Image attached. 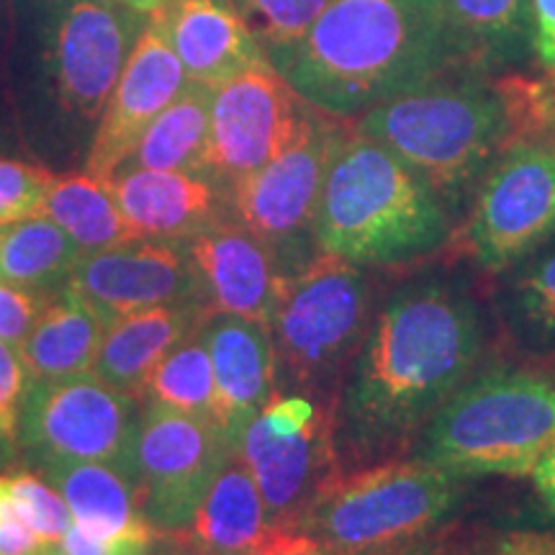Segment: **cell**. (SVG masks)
I'll return each instance as SVG.
<instances>
[{
    "label": "cell",
    "mask_w": 555,
    "mask_h": 555,
    "mask_svg": "<svg viewBox=\"0 0 555 555\" xmlns=\"http://www.w3.org/2000/svg\"><path fill=\"white\" fill-rule=\"evenodd\" d=\"M489 347V311L453 270H425L388 291L332 406L339 474L406 457L486 365Z\"/></svg>",
    "instance_id": "obj_1"
},
{
    "label": "cell",
    "mask_w": 555,
    "mask_h": 555,
    "mask_svg": "<svg viewBox=\"0 0 555 555\" xmlns=\"http://www.w3.org/2000/svg\"><path fill=\"white\" fill-rule=\"evenodd\" d=\"M270 65L304 103L343 121L463 62L442 0H330L307 37Z\"/></svg>",
    "instance_id": "obj_2"
},
{
    "label": "cell",
    "mask_w": 555,
    "mask_h": 555,
    "mask_svg": "<svg viewBox=\"0 0 555 555\" xmlns=\"http://www.w3.org/2000/svg\"><path fill=\"white\" fill-rule=\"evenodd\" d=\"M356 129L393 152L450 214L517 139L540 134V82L457 67L358 116Z\"/></svg>",
    "instance_id": "obj_3"
},
{
    "label": "cell",
    "mask_w": 555,
    "mask_h": 555,
    "mask_svg": "<svg viewBox=\"0 0 555 555\" xmlns=\"http://www.w3.org/2000/svg\"><path fill=\"white\" fill-rule=\"evenodd\" d=\"M453 214L384 144L358 129L339 131L319 193V253L386 270L429 260L450 247Z\"/></svg>",
    "instance_id": "obj_4"
},
{
    "label": "cell",
    "mask_w": 555,
    "mask_h": 555,
    "mask_svg": "<svg viewBox=\"0 0 555 555\" xmlns=\"http://www.w3.org/2000/svg\"><path fill=\"white\" fill-rule=\"evenodd\" d=\"M555 440V363L483 365L427 422L409 457L468 478L527 476Z\"/></svg>",
    "instance_id": "obj_5"
},
{
    "label": "cell",
    "mask_w": 555,
    "mask_h": 555,
    "mask_svg": "<svg viewBox=\"0 0 555 555\" xmlns=\"http://www.w3.org/2000/svg\"><path fill=\"white\" fill-rule=\"evenodd\" d=\"M470 483L416 457H397L332 478L291 532L327 555H412L453 522Z\"/></svg>",
    "instance_id": "obj_6"
},
{
    "label": "cell",
    "mask_w": 555,
    "mask_h": 555,
    "mask_svg": "<svg viewBox=\"0 0 555 555\" xmlns=\"http://www.w3.org/2000/svg\"><path fill=\"white\" fill-rule=\"evenodd\" d=\"M384 296L371 268L327 253L288 275L270 319L275 391L301 393L332 412Z\"/></svg>",
    "instance_id": "obj_7"
},
{
    "label": "cell",
    "mask_w": 555,
    "mask_h": 555,
    "mask_svg": "<svg viewBox=\"0 0 555 555\" xmlns=\"http://www.w3.org/2000/svg\"><path fill=\"white\" fill-rule=\"evenodd\" d=\"M16 52L39 101L69 127L101 121L142 13L116 0H21Z\"/></svg>",
    "instance_id": "obj_8"
},
{
    "label": "cell",
    "mask_w": 555,
    "mask_h": 555,
    "mask_svg": "<svg viewBox=\"0 0 555 555\" xmlns=\"http://www.w3.org/2000/svg\"><path fill=\"white\" fill-rule=\"evenodd\" d=\"M555 237V137L517 139L504 150L470 196L466 219L453 232L470 268L496 275Z\"/></svg>",
    "instance_id": "obj_9"
},
{
    "label": "cell",
    "mask_w": 555,
    "mask_h": 555,
    "mask_svg": "<svg viewBox=\"0 0 555 555\" xmlns=\"http://www.w3.org/2000/svg\"><path fill=\"white\" fill-rule=\"evenodd\" d=\"M307 108L296 134L262 168L227 189V214L266 245L283 275H294L319 253L314 217L330 155L343 127Z\"/></svg>",
    "instance_id": "obj_10"
},
{
    "label": "cell",
    "mask_w": 555,
    "mask_h": 555,
    "mask_svg": "<svg viewBox=\"0 0 555 555\" xmlns=\"http://www.w3.org/2000/svg\"><path fill=\"white\" fill-rule=\"evenodd\" d=\"M234 450L237 442L217 422L144 401L131 450V481L159 535L189 530L201 499Z\"/></svg>",
    "instance_id": "obj_11"
},
{
    "label": "cell",
    "mask_w": 555,
    "mask_h": 555,
    "mask_svg": "<svg viewBox=\"0 0 555 555\" xmlns=\"http://www.w3.org/2000/svg\"><path fill=\"white\" fill-rule=\"evenodd\" d=\"M142 406L93 373L62 380H31L18 416V437L50 463H106L131 478V450Z\"/></svg>",
    "instance_id": "obj_12"
},
{
    "label": "cell",
    "mask_w": 555,
    "mask_h": 555,
    "mask_svg": "<svg viewBox=\"0 0 555 555\" xmlns=\"http://www.w3.org/2000/svg\"><path fill=\"white\" fill-rule=\"evenodd\" d=\"M307 108L270 62L219 82L211 95L206 176L227 191L262 168L291 142Z\"/></svg>",
    "instance_id": "obj_13"
},
{
    "label": "cell",
    "mask_w": 555,
    "mask_h": 555,
    "mask_svg": "<svg viewBox=\"0 0 555 555\" xmlns=\"http://www.w3.org/2000/svg\"><path fill=\"white\" fill-rule=\"evenodd\" d=\"M67 288L95 309L106 327L131 311L168 304H206L189 242L131 240L80 255Z\"/></svg>",
    "instance_id": "obj_14"
},
{
    "label": "cell",
    "mask_w": 555,
    "mask_h": 555,
    "mask_svg": "<svg viewBox=\"0 0 555 555\" xmlns=\"http://www.w3.org/2000/svg\"><path fill=\"white\" fill-rule=\"evenodd\" d=\"M189 86L168 34L155 18L139 31L121 78L106 103L88 152V172L111 180L127 155L134 150L144 129L170 106Z\"/></svg>",
    "instance_id": "obj_15"
},
{
    "label": "cell",
    "mask_w": 555,
    "mask_h": 555,
    "mask_svg": "<svg viewBox=\"0 0 555 555\" xmlns=\"http://www.w3.org/2000/svg\"><path fill=\"white\" fill-rule=\"evenodd\" d=\"M237 453L258 483L275 530L291 532L319 491L339 476L332 448V420L283 433L258 412L242 427Z\"/></svg>",
    "instance_id": "obj_16"
},
{
    "label": "cell",
    "mask_w": 555,
    "mask_h": 555,
    "mask_svg": "<svg viewBox=\"0 0 555 555\" xmlns=\"http://www.w3.org/2000/svg\"><path fill=\"white\" fill-rule=\"evenodd\" d=\"M189 253L201 273L208 309L270 327L286 275L253 232L224 214L189 240Z\"/></svg>",
    "instance_id": "obj_17"
},
{
    "label": "cell",
    "mask_w": 555,
    "mask_h": 555,
    "mask_svg": "<svg viewBox=\"0 0 555 555\" xmlns=\"http://www.w3.org/2000/svg\"><path fill=\"white\" fill-rule=\"evenodd\" d=\"M106 183L139 240L189 242L227 214V191L208 176L119 170Z\"/></svg>",
    "instance_id": "obj_18"
},
{
    "label": "cell",
    "mask_w": 555,
    "mask_h": 555,
    "mask_svg": "<svg viewBox=\"0 0 555 555\" xmlns=\"http://www.w3.org/2000/svg\"><path fill=\"white\" fill-rule=\"evenodd\" d=\"M152 18L168 34L193 82L217 88L242 69L268 62L234 0H165Z\"/></svg>",
    "instance_id": "obj_19"
},
{
    "label": "cell",
    "mask_w": 555,
    "mask_h": 555,
    "mask_svg": "<svg viewBox=\"0 0 555 555\" xmlns=\"http://www.w3.org/2000/svg\"><path fill=\"white\" fill-rule=\"evenodd\" d=\"M211 356L227 433L237 442L242 427L275 397V350L270 327L253 319L211 311L201 327Z\"/></svg>",
    "instance_id": "obj_20"
},
{
    "label": "cell",
    "mask_w": 555,
    "mask_h": 555,
    "mask_svg": "<svg viewBox=\"0 0 555 555\" xmlns=\"http://www.w3.org/2000/svg\"><path fill=\"white\" fill-rule=\"evenodd\" d=\"M208 314L206 304H168L114 319L103 332L90 373L114 391L142 401L155 365L172 347L198 335Z\"/></svg>",
    "instance_id": "obj_21"
},
{
    "label": "cell",
    "mask_w": 555,
    "mask_h": 555,
    "mask_svg": "<svg viewBox=\"0 0 555 555\" xmlns=\"http://www.w3.org/2000/svg\"><path fill=\"white\" fill-rule=\"evenodd\" d=\"M198 555H237L258 551L283 535L270 522L266 502L237 450L214 476L189 530L183 532Z\"/></svg>",
    "instance_id": "obj_22"
},
{
    "label": "cell",
    "mask_w": 555,
    "mask_h": 555,
    "mask_svg": "<svg viewBox=\"0 0 555 555\" xmlns=\"http://www.w3.org/2000/svg\"><path fill=\"white\" fill-rule=\"evenodd\" d=\"M491 317L512 347L555 363V237L491 275Z\"/></svg>",
    "instance_id": "obj_23"
},
{
    "label": "cell",
    "mask_w": 555,
    "mask_h": 555,
    "mask_svg": "<svg viewBox=\"0 0 555 555\" xmlns=\"http://www.w3.org/2000/svg\"><path fill=\"white\" fill-rule=\"evenodd\" d=\"M106 322L67 286L52 296L50 307L18 350L31 380H62L93 371Z\"/></svg>",
    "instance_id": "obj_24"
},
{
    "label": "cell",
    "mask_w": 555,
    "mask_h": 555,
    "mask_svg": "<svg viewBox=\"0 0 555 555\" xmlns=\"http://www.w3.org/2000/svg\"><path fill=\"white\" fill-rule=\"evenodd\" d=\"M211 95V86L189 80L183 93L144 129L134 150L119 165V170H165L206 176Z\"/></svg>",
    "instance_id": "obj_25"
},
{
    "label": "cell",
    "mask_w": 555,
    "mask_h": 555,
    "mask_svg": "<svg viewBox=\"0 0 555 555\" xmlns=\"http://www.w3.org/2000/svg\"><path fill=\"white\" fill-rule=\"evenodd\" d=\"M73 512L82 530L116 535V532L152 527L139 504L137 486L124 470L106 463H50L41 466Z\"/></svg>",
    "instance_id": "obj_26"
},
{
    "label": "cell",
    "mask_w": 555,
    "mask_h": 555,
    "mask_svg": "<svg viewBox=\"0 0 555 555\" xmlns=\"http://www.w3.org/2000/svg\"><path fill=\"white\" fill-rule=\"evenodd\" d=\"M463 67L494 69L532 47L530 0H442Z\"/></svg>",
    "instance_id": "obj_27"
},
{
    "label": "cell",
    "mask_w": 555,
    "mask_h": 555,
    "mask_svg": "<svg viewBox=\"0 0 555 555\" xmlns=\"http://www.w3.org/2000/svg\"><path fill=\"white\" fill-rule=\"evenodd\" d=\"M41 217L52 219L82 255L139 240L106 180L93 178L90 172L54 178Z\"/></svg>",
    "instance_id": "obj_28"
},
{
    "label": "cell",
    "mask_w": 555,
    "mask_h": 555,
    "mask_svg": "<svg viewBox=\"0 0 555 555\" xmlns=\"http://www.w3.org/2000/svg\"><path fill=\"white\" fill-rule=\"evenodd\" d=\"M80 249L47 217L0 227V281L57 294L78 266Z\"/></svg>",
    "instance_id": "obj_29"
},
{
    "label": "cell",
    "mask_w": 555,
    "mask_h": 555,
    "mask_svg": "<svg viewBox=\"0 0 555 555\" xmlns=\"http://www.w3.org/2000/svg\"><path fill=\"white\" fill-rule=\"evenodd\" d=\"M144 401H155L178 412L204 416L227 429V416L219 401L211 356L206 343L193 335L165 356L150 373L144 386Z\"/></svg>",
    "instance_id": "obj_30"
},
{
    "label": "cell",
    "mask_w": 555,
    "mask_h": 555,
    "mask_svg": "<svg viewBox=\"0 0 555 555\" xmlns=\"http://www.w3.org/2000/svg\"><path fill=\"white\" fill-rule=\"evenodd\" d=\"M327 3L330 0H234L268 62L294 50Z\"/></svg>",
    "instance_id": "obj_31"
},
{
    "label": "cell",
    "mask_w": 555,
    "mask_h": 555,
    "mask_svg": "<svg viewBox=\"0 0 555 555\" xmlns=\"http://www.w3.org/2000/svg\"><path fill=\"white\" fill-rule=\"evenodd\" d=\"M9 486L16 499L21 515L44 545H60L65 532L73 525V512L60 496V491L52 483H44L34 474H11Z\"/></svg>",
    "instance_id": "obj_32"
},
{
    "label": "cell",
    "mask_w": 555,
    "mask_h": 555,
    "mask_svg": "<svg viewBox=\"0 0 555 555\" xmlns=\"http://www.w3.org/2000/svg\"><path fill=\"white\" fill-rule=\"evenodd\" d=\"M52 172L0 157V227L39 217L52 189Z\"/></svg>",
    "instance_id": "obj_33"
},
{
    "label": "cell",
    "mask_w": 555,
    "mask_h": 555,
    "mask_svg": "<svg viewBox=\"0 0 555 555\" xmlns=\"http://www.w3.org/2000/svg\"><path fill=\"white\" fill-rule=\"evenodd\" d=\"M54 294L0 281V339L21 350Z\"/></svg>",
    "instance_id": "obj_34"
},
{
    "label": "cell",
    "mask_w": 555,
    "mask_h": 555,
    "mask_svg": "<svg viewBox=\"0 0 555 555\" xmlns=\"http://www.w3.org/2000/svg\"><path fill=\"white\" fill-rule=\"evenodd\" d=\"M159 532L155 527H139V530L101 535V532L82 530L80 525H69L65 538L60 540L62 555H150Z\"/></svg>",
    "instance_id": "obj_35"
},
{
    "label": "cell",
    "mask_w": 555,
    "mask_h": 555,
    "mask_svg": "<svg viewBox=\"0 0 555 555\" xmlns=\"http://www.w3.org/2000/svg\"><path fill=\"white\" fill-rule=\"evenodd\" d=\"M420 555H555L553 530H512L499 535L470 540L461 547H440V551H422Z\"/></svg>",
    "instance_id": "obj_36"
},
{
    "label": "cell",
    "mask_w": 555,
    "mask_h": 555,
    "mask_svg": "<svg viewBox=\"0 0 555 555\" xmlns=\"http://www.w3.org/2000/svg\"><path fill=\"white\" fill-rule=\"evenodd\" d=\"M29 386L31 376L18 350L0 339V435L13 437L18 433L21 404H24Z\"/></svg>",
    "instance_id": "obj_37"
},
{
    "label": "cell",
    "mask_w": 555,
    "mask_h": 555,
    "mask_svg": "<svg viewBox=\"0 0 555 555\" xmlns=\"http://www.w3.org/2000/svg\"><path fill=\"white\" fill-rule=\"evenodd\" d=\"M41 547L47 545L21 515L9 478L0 476V555H37Z\"/></svg>",
    "instance_id": "obj_38"
},
{
    "label": "cell",
    "mask_w": 555,
    "mask_h": 555,
    "mask_svg": "<svg viewBox=\"0 0 555 555\" xmlns=\"http://www.w3.org/2000/svg\"><path fill=\"white\" fill-rule=\"evenodd\" d=\"M532 52L555 75V0H530Z\"/></svg>",
    "instance_id": "obj_39"
},
{
    "label": "cell",
    "mask_w": 555,
    "mask_h": 555,
    "mask_svg": "<svg viewBox=\"0 0 555 555\" xmlns=\"http://www.w3.org/2000/svg\"><path fill=\"white\" fill-rule=\"evenodd\" d=\"M530 481L535 486V494L543 506L547 509V515L555 519V440L543 450V455L538 457L535 466H532Z\"/></svg>",
    "instance_id": "obj_40"
},
{
    "label": "cell",
    "mask_w": 555,
    "mask_h": 555,
    "mask_svg": "<svg viewBox=\"0 0 555 555\" xmlns=\"http://www.w3.org/2000/svg\"><path fill=\"white\" fill-rule=\"evenodd\" d=\"M237 555H327V553L319 551V547L304 535H296V532H283V535L273 540L270 545L258 547V551L237 553Z\"/></svg>",
    "instance_id": "obj_41"
},
{
    "label": "cell",
    "mask_w": 555,
    "mask_h": 555,
    "mask_svg": "<svg viewBox=\"0 0 555 555\" xmlns=\"http://www.w3.org/2000/svg\"><path fill=\"white\" fill-rule=\"evenodd\" d=\"M540 116L543 129L555 137V75L551 82H540Z\"/></svg>",
    "instance_id": "obj_42"
},
{
    "label": "cell",
    "mask_w": 555,
    "mask_h": 555,
    "mask_svg": "<svg viewBox=\"0 0 555 555\" xmlns=\"http://www.w3.org/2000/svg\"><path fill=\"white\" fill-rule=\"evenodd\" d=\"M116 3H124L127 5V9H131V11H137V13H157L159 9H163V3L165 0H116Z\"/></svg>",
    "instance_id": "obj_43"
},
{
    "label": "cell",
    "mask_w": 555,
    "mask_h": 555,
    "mask_svg": "<svg viewBox=\"0 0 555 555\" xmlns=\"http://www.w3.org/2000/svg\"><path fill=\"white\" fill-rule=\"evenodd\" d=\"M37 555H62V553H60L57 545H47V547H41Z\"/></svg>",
    "instance_id": "obj_44"
}]
</instances>
